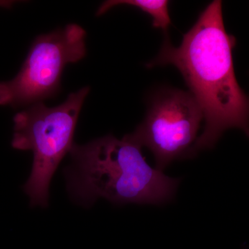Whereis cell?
I'll list each match as a JSON object with an SVG mask.
<instances>
[{
	"instance_id": "1",
	"label": "cell",
	"mask_w": 249,
	"mask_h": 249,
	"mask_svg": "<svg viewBox=\"0 0 249 249\" xmlns=\"http://www.w3.org/2000/svg\"><path fill=\"white\" fill-rule=\"evenodd\" d=\"M236 39L228 34L222 1L215 0L199 15L178 47L165 37L158 56L147 67L172 65L182 75L189 92L199 105L204 132L194 145L212 148L228 129H240L249 135V99L236 79L232 49Z\"/></svg>"
},
{
	"instance_id": "2",
	"label": "cell",
	"mask_w": 249,
	"mask_h": 249,
	"mask_svg": "<svg viewBox=\"0 0 249 249\" xmlns=\"http://www.w3.org/2000/svg\"><path fill=\"white\" fill-rule=\"evenodd\" d=\"M142 147L127 134L73 144L71 165L64 170L67 190L78 204L89 207L99 198L114 204H160L173 197L179 181L152 168Z\"/></svg>"
},
{
	"instance_id": "3",
	"label": "cell",
	"mask_w": 249,
	"mask_h": 249,
	"mask_svg": "<svg viewBox=\"0 0 249 249\" xmlns=\"http://www.w3.org/2000/svg\"><path fill=\"white\" fill-rule=\"evenodd\" d=\"M89 91L85 87L70 93L58 106L49 107L42 102L37 103L14 116L11 145L34 154L32 170L24 186L31 206H48L51 181L74 144L77 121Z\"/></svg>"
},
{
	"instance_id": "4",
	"label": "cell",
	"mask_w": 249,
	"mask_h": 249,
	"mask_svg": "<svg viewBox=\"0 0 249 249\" xmlns=\"http://www.w3.org/2000/svg\"><path fill=\"white\" fill-rule=\"evenodd\" d=\"M86 31L77 24L37 36L17 76L0 82V106H28L60 91L65 67L87 54Z\"/></svg>"
},
{
	"instance_id": "5",
	"label": "cell",
	"mask_w": 249,
	"mask_h": 249,
	"mask_svg": "<svg viewBox=\"0 0 249 249\" xmlns=\"http://www.w3.org/2000/svg\"><path fill=\"white\" fill-rule=\"evenodd\" d=\"M204 120L189 91L163 89L152 99L147 115L130 137L153 154L155 168L163 172L173 160L192 158Z\"/></svg>"
},
{
	"instance_id": "6",
	"label": "cell",
	"mask_w": 249,
	"mask_h": 249,
	"mask_svg": "<svg viewBox=\"0 0 249 249\" xmlns=\"http://www.w3.org/2000/svg\"><path fill=\"white\" fill-rule=\"evenodd\" d=\"M169 4L167 0H109L98 7L96 16H102L116 6H134L150 15L152 18V27L162 29L166 34L171 24Z\"/></svg>"
},
{
	"instance_id": "7",
	"label": "cell",
	"mask_w": 249,
	"mask_h": 249,
	"mask_svg": "<svg viewBox=\"0 0 249 249\" xmlns=\"http://www.w3.org/2000/svg\"><path fill=\"white\" fill-rule=\"evenodd\" d=\"M15 4V1H0V7L9 8L12 7L13 5Z\"/></svg>"
}]
</instances>
